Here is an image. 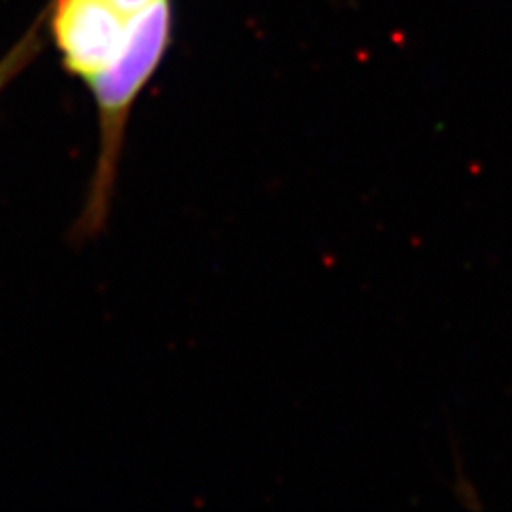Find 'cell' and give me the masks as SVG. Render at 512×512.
<instances>
[{"mask_svg": "<svg viewBox=\"0 0 512 512\" xmlns=\"http://www.w3.org/2000/svg\"><path fill=\"white\" fill-rule=\"evenodd\" d=\"M43 50V35H41V20L32 24L26 35L15 43L11 50L0 58V94H3L15 79H18Z\"/></svg>", "mask_w": 512, "mask_h": 512, "instance_id": "cell-2", "label": "cell"}, {"mask_svg": "<svg viewBox=\"0 0 512 512\" xmlns=\"http://www.w3.org/2000/svg\"><path fill=\"white\" fill-rule=\"evenodd\" d=\"M143 15L116 0H56L50 28L64 69L92 82L131 45Z\"/></svg>", "mask_w": 512, "mask_h": 512, "instance_id": "cell-1", "label": "cell"}]
</instances>
